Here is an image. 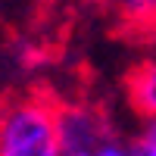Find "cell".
<instances>
[{"label": "cell", "mask_w": 156, "mask_h": 156, "mask_svg": "<svg viewBox=\"0 0 156 156\" xmlns=\"http://www.w3.org/2000/svg\"><path fill=\"white\" fill-rule=\"evenodd\" d=\"M0 156H62L56 97L31 90L0 100Z\"/></svg>", "instance_id": "cell-1"}, {"label": "cell", "mask_w": 156, "mask_h": 156, "mask_svg": "<svg viewBox=\"0 0 156 156\" xmlns=\"http://www.w3.org/2000/svg\"><path fill=\"white\" fill-rule=\"evenodd\" d=\"M56 128L62 153H94L112 140V128L106 115L84 103H59L56 100Z\"/></svg>", "instance_id": "cell-2"}, {"label": "cell", "mask_w": 156, "mask_h": 156, "mask_svg": "<svg viewBox=\"0 0 156 156\" xmlns=\"http://www.w3.org/2000/svg\"><path fill=\"white\" fill-rule=\"evenodd\" d=\"M125 100L140 119H156V53L144 56L125 72Z\"/></svg>", "instance_id": "cell-3"}, {"label": "cell", "mask_w": 156, "mask_h": 156, "mask_svg": "<svg viewBox=\"0 0 156 156\" xmlns=\"http://www.w3.org/2000/svg\"><path fill=\"white\" fill-rule=\"evenodd\" d=\"M115 12L125 28L144 37H156V0H115Z\"/></svg>", "instance_id": "cell-4"}, {"label": "cell", "mask_w": 156, "mask_h": 156, "mask_svg": "<svg viewBox=\"0 0 156 156\" xmlns=\"http://www.w3.org/2000/svg\"><path fill=\"white\" fill-rule=\"evenodd\" d=\"M150 125L144 128V134L137 137V150L134 156H156V119H147Z\"/></svg>", "instance_id": "cell-5"}, {"label": "cell", "mask_w": 156, "mask_h": 156, "mask_svg": "<svg viewBox=\"0 0 156 156\" xmlns=\"http://www.w3.org/2000/svg\"><path fill=\"white\" fill-rule=\"evenodd\" d=\"M69 156H97V150L94 153H69Z\"/></svg>", "instance_id": "cell-6"}, {"label": "cell", "mask_w": 156, "mask_h": 156, "mask_svg": "<svg viewBox=\"0 0 156 156\" xmlns=\"http://www.w3.org/2000/svg\"><path fill=\"white\" fill-rule=\"evenodd\" d=\"M37 3H47V0H37Z\"/></svg>", "instance_id": "cell-7"}, {"label": "cell", "mask_w": 156, "mask_h": 156, "mask_svg": "<svg viewBox=\"0 0 156 156\" xmlns=\"http://www.w3.org/2000/svg\"><path fill=\"white\" fill-rule=\"evenodd\" d=\"M0 6H3V0H0Z\"/></svg>", "instance_id": "cell-8"}]
</instances>
